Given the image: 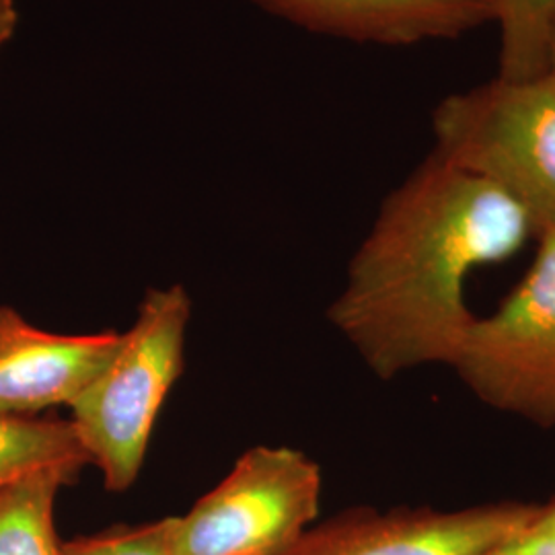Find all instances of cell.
<instances>
[{
	"label": "cell",
	"mask_w": 555,
	"mask_h": 555,
	"mask_svg": "<svg viewBox=\"0 0 555 555\" xmlns=\"http://www.w3.org/2000/svg\"><path fill=\"white\" fill-rule=\"evenodd\" d=\"M533 229L496 185L433 155L385 202L330 319L380 378L453 364L476 321L467 278Z\"/></svg>",
	"instance_id": "6da1fadb"
},
{
	"label": "cell",
	"mask_w": 555,
	"mask_h": 555,
	"mask_svg": "<svg viewBox=\"0 0 555 555\" xmlns=\"http://www.w3.org/2000/svg\"><path fill=\"white\" fill-rule=\"evenodd\" d=\"M321 469L288 447H254L190 513L176 516L178 555H280L318 518Z\"/></svg>",
	"instance_id": "277c9868"
},
{
	"label": "cell",
	"mask_w": 555,
	"mask_h": 555,
	"mask_svg": "<svg viewBox=\"0 0 555 555\" xmlns=\"http://www.w3.org/2000/svg\"><path fill=\"white\" fill-rule=\"evenodd\" d=\"M500 75L531 79L550 70L555 0H498Z\"/></svg>",
	"instance_id": "8fae6325"
},
{
	"label": "cell",
	"mask_w": 555,
	"mask_h": 555,
	"mask_svg": "<svg viewBox=\"0 0 555 555\" xmlns=\"http://www.w3.org/2000/svg\"><path fill=\"white\" fill-rule=\"evenodd\" d=\"M89 456L70 420L0 417V490L21 477L48 467L80 472Z\"/></svg>",
	"instance_id": "30bf717a"
},
{
	"label": "cell",
	"mask_w": 555,
	"mask_h": 555,
	"mask_svg": "<svg viewBox=\"0 0 555 555\" xmlns=\"http://www.w3.org/2000/svg\"><path fill=\"white\" fill-rule=\"evenodd\" d=\"M550 70L555 73V38L554 43H552V54H550Z\"/></svg>",
	"instance_id": "2e32d148"
},
{
	"label": "cell",
	"mask_w": 555,
	"mask_h": 555,
	"mask_svg": "<svg viewBox=\"0 0 555 555\" xmlns=\"http://www.w3.org/2000/svg\"><path fill=\"white\" fill-rule=\"evenodd\" d=\"M121 332L62 336L0 305V417H40L66 405L118 352Z\"/></svg>",
	"instance_id": "52a82bcc"
},
{
	"label": "cell",
	"mask_w": 555,
	"mask_h": 555,
	"mask_svg": "<svg viewBox=\"0 0 555 555\" xmlns=\"http://www.w3.org/2000/svg\"><path fill=\"white\" fill-rule=\"evenodd\" d=\"M20 13L15 7V0H0V48L13 38L17 29Z\"/></svg>",
	"instance_id": "5bb4252c"
},
{
	"label": "cell",
	"mask_w": 555,
	"mask_h": 555,
	"mask_svg": "<svg viewBox=\"0 0 555 555\" xmlns=\"http://www.w3.org/2000/svg\"><path fill=\"white\" fill-rule=\"evenodd\" d=\"M192 298L181 284L151 288L118 352L70 405L80 447L109 492L139 479L160 408L183 371Z\"/></svg>",
	"instance_id": "7a4b0ae2"
},
{
	"label": "cell",
	"mask_w": 555,
	"mask_h": 555,
	"mask_svg": "<svg viewBox=\"0 0 555 555\" xmlns=\"http://www.w3.org/2000/svg\"><path fill=\"white\" fill-rule=\"evenodd\" d=\"M79 474L48 467L0 490V555H62L54 506L60 490Z\"/></svg>",
	"instance_id": "9c48e42d"
},
{
	"label": "cell",
	"mask_w": 555,
	"mask_h": 555,
	"mask_svg": "<svg viewBox=\"0 0 555 555\" xmlns=\"http://www.w3.org/2000/svg\"><path fill=\"white\" fill-rule=\"evenodd\" d=\"M513 543H515V541H513ZM513 543H511V545H506V547H502V550H498L494 554L488 555H516L515 550H513Z\"/></svg>",
	"instance_id": "9a60e30c"
},
{
	"label": "cell",
	"mask_w": 555,
	"mask_h": 555,
	"mask_svg": "<svg viewBox=\"0 0 555 555\" xmlns=\"http://www.w3.org/2000/svg\"><path fill=\"white\" fill-rule=\"evenodd\" d=\"M529 274L490 318L476 319L455 366L500 410L555 422V231H543Z\"/></svg>",
	"instance_id": "5b68a950"
},
{
	"label": "cell",
	"mask_w": 555,
	"mask_h": 555,
	"mask_svg": "<svg viewBox=\"0 0 555 555\" xmlns=\"http://www.w3.org/2000/svg\"><path fill=\"white\" fill-rule=\"evenodd\" d=\"M298 25L358 41L410 46L496 23L498 0H256Z\"/></svg>",
	"instance_id": "ba28073f"
},
{
	"label": "cell",
	"mask_w": 555,
	"mask_h": 555,
	"mask_svg": "<svg viewBox=\"0 0 555 555\" xmlns=\"http://www.w3.org/2000/svg\"><path fill=\"white\" fill-rule=\"evenodd\" d=\"M541 506L492 504L453 513L358 511L307 529L280 555H488L511 545Z\"/></svg>",
	"instance_id": "8992f818"
},
{
	"label": "cell",
	"mask_w": 555,
	"mask_h": 555,
	"mask_svg": "<svg viewBox=\"0 0 555 555\" xmlns=\"http://www.w3.org/2000/svg\"><path fill=\"white\" fill-rule=\"evenodd\" d=\"M433 128L435 155L496 185L539 233L555 231V73L451 95Z\"/></svg>",
	"instance_id": "3957f363"
},
{
	"label": "cell",
	"mask_w": 555,
	"mask_h": 555,
	"mask_svg": "<svg viewBox=\"0 0 555 555\" xmlns=\"http://www.w3.org/2000/svg\"><path fill=\"white\" fill-rule=\"evenodd\" d=\"M173 527L176 516L139 527H112L62 543V555H178Z\"/></svg>",
	"instance_id": "7c38bea8"
},
{
	"label": "cell",
	"mask_w": 555,
	"mask_h": 555,
	"mask_svg": "<svg viewBox=\"0 0 555 555\" xmlns=\"http://www.w3.org/2000/svg\"><path fill=\"white\" fill-rule=\"evenodd\" d=\"M516 555H555V504L541 506L535 520L513 543Z\"/></svg>",
	"instance_id": "4fadbf2b"
}]
</instances>
